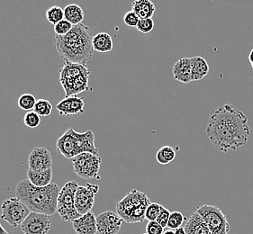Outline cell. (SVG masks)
I'll return each mask as SVG.
<instances>
[{
    "mask_svg": "<svg viewBox=\"0 0 253 234\" xmlns=\"http://www.w3.org/2000/svg\"><path fill=\"white\" fill-rule=\"evenodd\" d=\"M207 134L220 152L236 151L248 143L251 134L248 118L233 105H223L210 113Z\"/></svg>",
    "mask_w": 253,
    "mask_h": 234,
    "instance_id": "cell-1",
    "label": "cell"
},
{
    "mask_svg": "<svg viewBox=\"0 0 253 234\" xmlns=\"http://www.w3.org/2000/svg\"><path fill=\"white\" fill-rule=\"evenodd\" d=\"M93 37V31L81 23L65 36H55L56 50L64 62L86 65L94 53Z\"/></svg>",
    "mask_w": 253,
    "mask_h": 234,
    "instance_id": "cell-2",
    "label": "cell"
},
{
    "mask_svg": "<svg viewBox=\"0 0 253 234\" xmlns=\"http://www.w3.org/2000/svg\"><path fill=\"white\" fill-rule=\"evenodd\" d=\"M61 189L55 183L38 188L28 179L22 180L15 188V195L26 204L31 212L53 215L57 213L58 196Z\"/></svg>",
    "mask_w": 253,
    "mask_h": 234,
    "instance_id": "cell-3",
    "label": "cell"
},
{
    "mask_svg": "<svg viewBox=\"0 0 253 234\" xmlns=\"http://www.w3.org/2000/svg\"><path fill=\"white\" fill-rule=\"evenodd\" d=\"M57 152L67 158H75L81 153H89L99 155L95 145V135L92 131L78 132L70 128L56 143Z\"/></svg>",
    "mask_w": 253,
    "mask_h": 234,
    "instance_id": "cell-4",
    "label": "cell"
},
{
    "mask_svg": "<svg viewBox=\"0 0 253 234\" xmlns=\"http://www.w3.org/2000/svg\"><path fill=\"white\" fill-rule=\"evenodd\" d=\"M151 200L146 194L133 189L117 204V213L127 224L142 223Z\"/></svg>",
    "mask_w": 253,
    "mask_h": 234,
    "instance_id": "cell-5",
    "label": "cell"
},
{
    "mask_svg": "<svg viewBox=\"0 0 253 234\" xmlns=\"http://www.w3.org/2000/svg\"><path fill=\"white\" fill-rule=\"evenodd\" d=\"M78 188V182L71 180L67 182L60 191L57 203V213L61 216L62 221L73 223L81 216L75 206V195Z\"/></svg>",
    "mask_w": 253,
    "mask_h": 234,
    "instance_id": "cell-6",
    "label": "cell"
},
{
    "mask_svg": "<svg viewBox=\"0 0 253 234\" xmlns=\"http://www.w3.org/2000/svg\"><path fill=\"white\" fill-rule=\"evenodd\" d=\"M74 172L82 179L89 180L96 178L99 180V169L101 167L102 158L93 153H84L71 158Z\"/></svg>",
    "mask_w": 253,
    "mask_h": 234,
    "instance_id": "cell-7",
    "label": "cell"
},
{
    "mask_svg": "<svg viewBox=\"0 0 253 234\" xmlns=\"http://www.w3.org/2000/svg\"><path fill=\"white\" fill-rule=\"evenodd\" d=\"M197 213L208 224L212 234H229L231 226L225 214L217 206L204 204L197 209Z\"/></svg>",
    "mask_w": 253,
    "mask_h": 234,
    "instance_id": "cell-8",
    "label": "cell"
},
{
    "mask_svg": "<svg viewBox=\"0 0 253 234\" xmlns=\"http://www.w3.org/2000/svg\"><path fill=\"white\" fill-rule=\"evenodd\" d=\"M30 213V209L16 196L6 199L1 205V219L14 228L21 226Z\"/></svg>",
    "mask_w": 253,
    "mask_h": 234,
    "instance_id": "cell-9",
    "label": "cell"
},
{
    "mask_svg": "<svg viewBox=\"0 0 253 234\" xmlns=\"http://www.w3.org/2000/svg\"><path fill=\"white\" fill-rule=\"evenodd\" d=\"M51 224L50 215L31 212L21 224V229L24 234H47L51 230Z\"/></svg>",
    "mask_w": 253,
    "mask_h": 234,
    "instance_id": "cell-10",
    "label": "cell"
},
{
    "mask_svg": "<svg viewBox=\"0 0 253 234\" xmlns=\"http://www.w3.org/2000/svg\"><path fill=\"white\" fill-rule=\"evenodd\" d=\"M98 191L99 187L96 185L87 184L86 187L79 186L75 195V206L79 214L83 215L91 211L95 204V195Z\"/></svg>",
    "mask_w": 253,
    "mask_h": 234,
    "instance_id": "cell-11",
    "label": "cell"
},
{
    "mask_svg": "<svg viewBox=\"0 0 253 234\" xmlns=\"http://www.w3.org/2000/svg\"><path fill=\"white\" fill-rule=\"evenodd\" d=\"M123 219L112 211H107L96 216V227L99 234H117L121 230Z\"/></svg>",
    "mask_w": 253,
    "mask_h": 234,
    "instance_id": "cell-12",
    "label": "cell"
},
{
    "mask_svg": "<svg viewBox=\"0 0 253 234\" xmlns=\"http://www.w3.org/2000/svg\"><path fill=\"white\" fill-rule=\"evenodd\" d=\"M28 166L29 169L36 172L52 168V156L51 153L46 148H35L28 157Z\"/></svg>",
    "mask_w": 253,
    "mask_h": 234,
    "instance_id": "cell-13",
    "label": "cell"
},
{
    "mask_svg": "<svg viewBox=\"0 0 253 234\" xmlns=\"http://www.w3.org/2000/svg\"><path fill=\"white\" fill-rule=\"evenodd\" d=\"M85 99L78 96L66 97L57 105V110L61 116H78L84 113Z\"/></svg>",
    "mask_w": 253,
    "mask_h": 234,
    "instance_id": "cell-14",
    "label": "cell"
},
{
    "mask_svg": "<svg viewBox=\"0 0 253 234\" xmlns=\"http://www.w3.org/2000/svg\"><path fill=\"white\" fill-rule=\"evenodd\" d=\"M90 73H85L74 78L60 81L65 91L66 97L77 96L80 93L86 91L88 89V80H89Z\"/></svg>",
    "mask_w": 253,
    "mask_h": 234,
    "instance_id": "cell-15",
    "label": "cell"
},
{
    "mask_svg": "<svg viewBox=\"0 0 253 234\" xmlns=\"http://www.w3.org/2000/svg\"><path fill=\"white\" fill-rule=\"evenodd\" d=\"M72 226L77 234H96L97 233L96 217L92 211L81 215L72 223Z\"/></svg>",
    "mask_w": 253,
    "mask_h": 234,
    "instance_id": "cell-16",
    "label": "cell"
},
{
    "mask_svg": "<svg viewBox=\"0 0 253 234\" xmlns=\"http://www.w3.org/2000/svg\"><path fill=\"white\" fill-rule=\"evenodd\" d=\"M174 79L184 84L192 82L191 74V62L189 58H181L175 63L173 67Z\"/></svg>",
    "mask_w": 253,
    "mask_h": 234,
    "instance_id": "cell-17",
    "label": "cell"
},
{
    "mask_svg": "<svg viewBox=\"0 0 253 234\" xmlns=\"http://www.w3.org/2000/svg\"><path fill=\"white\" fill-rule=\"evenodd\" d=\"M184 229L187 234H212L208 224L197 212L188 218Z\"/></svg>",
    "mask_w": 253,
    "mask_h": 234,
    "instance_id": "cell-18",
    "label": "cell"
},
{
    "mask_svg": "<svg viewBox=\"0 0 253 234\" xmlns=\"http://www.w3.org/2000/svg\"><path fill=\"white\" fill-rule=\"evenodd\" d=\"M85 73H90L86 65L64 62V66L60 71V81L71 79Z\"/></svg>",
    "mask_w": 253,
    "mask_h": 234,
    "instance_id": "cell-19",
    "label": "cell"
},
{
    "mask_svg": "<svg viewBox=\"0 0 253 234\" xmlns=\"http://www.w3.org/2000/svg\"><path fill=\"white\" fill-rule=\"evenodd\" d=\"M132 11L139 16L140 19L152 18L156 7L151 0H134L132 3Z\"/></svg>",
    "mask_w": 253,
    "mask_h": 234,
    "instance_id": "cell-20",
    "label": "cell"
},
{
    "mask_svg": "<svg viewBox=\"0 0 253 234\" xmlns=\"http://www.w3.org/2000/svg\"><path fill=\"white\" fill-rule=\"evenodd\" d=\"M190 62L192 81L201 80L208 75L209 72V65L204 58L200 56L193 57L190 58Z\"/></svg>",
    "mask_w": 253,
    "mask_h": 234,
    "instance_id": "cell-21",
    "label": "cell"
},
{
    "mask_svg": "<svg viewBox=\"0 0 253 234\" xmlns=\"http://www.w3.org/2000/svg\"><path fill=\"white\" fill-rule=\"evenodd\" d=\"M27 179L30 181L34 186L38 188L47 187L51 183L52 179V168L47 169L44 171L36 172L32 169H28L27 171Z\"/></svg>",
    "mask_w": 253,
    "mask_h": 234,
    "instance_id": "cell-22",
    "label": "cell"
},
{
    "mask_svg": "<svg viewBox=\"0 0 253 234\" xmlns=\"http://www.w3.org/2000/svg\"><path fill=\"white\" fill-rule=\"evenodd\" d=\"M92 43L94 51L100 53L110 52L114 48L113 39L111 36L107 33H98L97 35L94 36Z\"/></svg>",
    "mask_w": 253,
    "mask_h": 234,
    "instance_id": "cell-23",
    "label": "cell"
},
{
    "mask_svg": "<svg viewBox=\"0 0 253 234\" xmlns=\"http://www.w3.org/2000/svg\"><path fill=\"white\" fill-rule=\"evenodd\" d=\"M84 11L79 5L71 4L64 8V19L69 21L72 26L81 24L84 20Z\"/></svg>",
    "mask_w": 253,
    "mask_h": 234,
    "instance_id": "cell-24",
    "label": "cell"
},
{
    "mask_svg": "<svg viewBox=\"0 0 253 234\" xmlns=\"http://www.w3.org/2000/svg\"><path fill=\"white\" fill-rule=\"evenodd\" d=\"M177 157V152L171 146H163L158 151L156 159L161 165H168Z\"/></svg>",
    "mask_w": 253,
    "mask_h": 234,
    "instance_id": "cell-25",
    "label": "cell"
},
{
    "mask_svg": "<svg viewBox=\"0 0 253 234\" xmlns=\"http://www.w3.org/2000/svg\"><path fill=\"white\" fill-rule=\"evenodd\" d=\"M46 18L54 26L64 19V9L61 6L53 5L46 11Z\"/></svg>",
    "mask_w": 253,
    "mask_h": 234,
    "instance_id": "cell-26",
    "label": "cell"
},
{
    "mask_svg": "<svg viewBox=\"0 0 253 234\" xmlns=\"http://www.w3.org/2000/svg\"><path fill=\"white\" fill-rule=\"evenodd\" d=\"M36 97L32 95V94H23L20 97L18 98V107L24 111H34L36 104Z\"/></svg>",
    "mask_w": 253,
    "mask_h": 234,
    "instance_id": "cell-27",
    "label": "cell"
},
{
    "mask_svg": "<svg viewBox=\"0 0 253 234\" xmlns=\"http://www.w3.org/2000/svg\"><path fill=\"white\" fill-rule=\"evenodd\" d=\"M34 111L40 117H49L52 113V105L46 99H38Z\"/></svg>",
    "mask_w": 253,
    "mask_h": 234,
    "instance_id": "cell-28",
    "label": "cell"
},
{
    "mask_svg": "<svg viewBox=\"0 0 253 234\" xmlns=\"http://www.w3.org/2000/svg\"><path fill=\"white\" fill-rule=\"evenodd\" d=\"M185 221V216L182 213L175 211L170 213L169 222H168V229L176 230L182 226L183 223Z\"/></svg>",
    "mask_w": 253,
    "mask_h": 234,
    "instance_id": "cell-29",
    "label": "cell"
},
{
    "mask_svg": "<svg viewBox=\"0 0 253 234\" xmlns=\"http://www.w3.org/2000/svg\"><path fill=\"white\" fill-rule=\"evenodd\" d=\"M24 122L27 127H38L41 123V117L35 111H29L24 117Z\"/></svg>",
    "mask_w": 253,
    "mask_h": 234,
    "instance_id": "cell-30",
    "label": "cell"
},
{
    "mask_svg": "<svg viewBox=\"0 0 253 234\" xmlns=\"http://www.w3.org/2000/svg\"><path fill=\"white\" fill-rule=\"evenodd\" d=\"M162 204H158V203H151L147 207L146 212H145V219L148 220L149 222L156 221L158 215L162 210Z\"/></svg>",
    "mask_w": 253,
    "mask_h": 234,
    "instance_id": "cell-31",
    "label": "cell"
},
{
    "mask_svg": "<svg viewBox=\"0 0 253 234\" xmlns=\"http://www.w3.org/2000/svg\"><path fill=\"white\" fill-rule=\"evenodd\" d=\"M154 21L152 18H142L140 19L137 25V30L142 34H150L154 29Z\"/></svg>",
    "mask_w": 253,
    "mask_h": 234,
    "instance_id": "cell-32",
    "label": "cell"
},
{
    "mask_svg": "<svg viewBox=\"0 0 253 234\" xmlns=\"http://www.w3.org/2000/svg\"><path fill=\"white\" fill-rule=\"evenodd\" d=\"M73 26L66 19L59 22L58 24L54 25V33L56 36H62L67 35L72 29Z\"/></svg>",
    "mask_w": 253,
    "mask_h": 234,
    "instance_id": "cell-33",
    "label": "cell"
},
{
    "mask_svg": "<svg viewBox=\"0 0 253 234\" xmlns=\"http://www.w3.org/2000/svg\"><path fill=\"white\" fill-rule=\"evenodd\" d=\"M140 21L139 16L133 12V11H129L124 16V22L126 26L130 27H136L138 23Z\"/></svg>",
    "mask_w": 253,
    "mask_h": 234,
    "instance_id": "cell-34",
    "label": "cell"
},
{
    "mask_svg": "<svg viewBox=\"0 0 253 234\" xmlns=\"http://www.w3.org/2000/svg\"><path fill=\"white\" fill-rule=\"evenodd\" d=\"M146 233L148 234H163L164 228L157 221H151L147 224Z\"/></svg>",
    "mask_w": 253,
    "mask_h": 234,
    "instance_id": "cell-35",
    "label": "cell"
},
{
    "mask_svg": "<svg viewBox=\"0 0 253 234\" xmlns=\"http://www.w3.org/2000/svg\"><path fill=\"white\" fill-rule=\"evenodd\" d=\"M169 215H170V212L167 208H165L164 206H162V210H161L160 214L158 215L156 221L162 225L163 228H165V227H167Z\"/></svg>",
    "mask_w": 253,
    "mask_h": 234,
    "instance_id": "cell-36",
    "label": "cell"
},
{
    "mask_svg": "<svg viewBox=\"0 0 253 234\" xmlns=\"http://www.w3.org/2000/svg\"><path fill=\"white\" fill-rule=\"evenodd\" d=\"M174 231H175V234H186V231L183 227H179V228L174 230Z\"/></svg>",
    "mask_w": 253,
    "mask_h": 234,
    "instance_id": "cell-37",
    "label": "cell"
},
{
    "mask_svg": "<svg viewBox=\"0 0 253 234\" xmlns=\"http://www.w3.org/2000/svg\"><path fill=\"white\" fill-rule=\"evenodd\" d=\"M249 61L251 62V64H252V67H253V49L252 50V51L250 52V55H249Z\"/></svg>",
    "mask_w": 253,
    "mask_h": 234,
    "instance_id": "cell-38",
    "label": "cell"
},
{
    "mask_svg": "<svg viewBox=\"0 0 253 234\" xmlns=\"http://www.w3.org/2000/svg\"><path fill=\"white\" fill-rule=\"evenodd\" d=\"M0 234H9V233H7V232L4 229V227L1 225V224H0Z\"/></svg>",
    "mask_w": 253,
    "mask_h": 234,
    "instance_id": "cell-39",
    "label": "cell"
},
{
    "mask_svg": "<svg viewBox=\"0 0 253 234\" xmlns=\"http://www.w3.org/2000/svg\"><path fill=\"white\" fill-rule=\"evenodd\" d=\"M163 234H175V231L171 229H168L166 231H164Z\"/></svg>",
    "mask_w": 253,
    "mask_h": 234,
    "instance_id": "cell-40",
    "label": "cell"
},
{
    "mask_svg": "<svg viewBox=\"0 0 253 234\" xmlns=\"http://www.w3.org/2000/svg\"><path fill=\"white\" fill-rule=\"evenodd\" d=\"M147 234V233H146V234Z\"/></svg>",
    "mask_w": 253,
    "mask_h": 234,
    "instance_id": "cell-41",
    "label": "cell"
}]
</instances>
